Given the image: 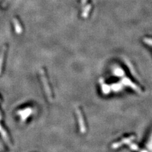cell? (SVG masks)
Returning a JSON list of instances; mask_svg holds the SVG:
<instances>
[{
	"mask_svg": "<svg viewBox=\"0 0 152 152\" xmlns=\"http://www.w3.org/2000/svg\"><path fill=\"white\" fill-rule=\"evenodd\" d=\"M40 74H41V77L42 81H43V84L44 87V90L46 91V93H47L48 97L49 98V101H52V94H51V91L50 90V87H49V84L48 83V80L47 77H46L45 73L43 69H40Z\"/></svg>",
	"mask_w": 152,
	"mask_h": 152,
	"instance_id": "obj_1",
	"label": "cell"
},
{
	"mask_svg": "<svg viewBox=\"0 0 152 152\" xmlns=\"http://www.w3.org/2000/svg\"><path fill=\"white\" fill-rule=\"evenodd\" d=\"M13 22L14 27H15L16 33H17V34L22 33V27H21L19 22V20H17V19L14 18V19H13Z\"/></svg>",
	"mask_w": 152,
	"mask_h": 152,
	"instance_id": "obj_2",
	"label": "cell"
},
{
	"mask_svg": "<svg viewBox=\"0 0 152 152\" xmlns=\"http://www.w3.org/2000/svg\"><path fill=\"white\" fill-rule=\"evenodd\" d=\"M6 47H4L2 48V50L0 53V74H1V67H2V64H3V59H4V55L6 51Z\"/></svg>",
	"mask_w": 152,
	"mask_h": 152,
	"instance_id": "obj_3",
	"label": "cell"
},
{
	"mask_svg": "<svg viewBox=\"0 0 152 152\" xmlns=\"http://www.w3.org/2000/svg\"><path fill=\"white\" fill-rule=\"evenodd\" d=\"M31 113V110L30 108H27L26 110H24L23 111H21L19 112L20 115H22V118L23 119H26L29 115Z\"/></svg>",
	"mask_w": 152,
	"mask_h": 152,
	"instance_id": "obj_4",
	"label": "cell"
},
{
	"mask_svg": "<svg viewBox=\"0 0 152 152\" xmlns=\"http://www.w3.org/2000/svg\"><path fill=\"white\" fill-rule=\"evenodd\" d=\"M77 113H78V115H79V123H80V126H81V128H83L84 127V125H83V119H82V116H81V114L80 112L78 110V112H77Z\"/></svg>",
	"mask_w": 152,
	"mask_h": 152,
	"instance_id": "obj_5",
	"label": "cell"
},
{
	"mask_svg": "<svg viewBox=\"0 0 152 152\" xmlns=\"http://www.w3.org/2000/svg\"><path fill=\"white\" fill-rule=\"evenodd\" d=\"M90 8H91V6H90V5H88V6L86 7V8H85V10H84V13H83L84 17L87 16V13H88V12H89V10H90Z\"/></svg>",
	"mask_w": 152,
	"mask_h": 152,
	"instance_id": "obj_6",
	"label": "cell"
},
{
	"mask_svg": "<svg viewBox=\"0 0 152 152\" xmlns=\"http://www.w3.org/2000/svg\"><path fill=\"white\" fill-rule=\"evenodd\" d=\"M87 1V0H82V3H83V5H84L85 4V3H86Z\"/></svg>",
	"mask_w": 152,
	"mask_h": 152,
	"instance_id": "obj_7",
	"label": "cell"
},
{
	"mask_svg": "<svg viewBox=\"0 0 152 152\" xmlns=\"http://www.w3.org/2000/svg\"><path fill=\"white\" fill-rule=\"evenodd\" d=\"M1 129H2V128H1V126H0V130H1Z\"/></svg>",
	"mask_w": 152,
	"mask_h": 152,
	"instance_id": "obj_8",
	"label": "cell"
},
{
	"mask_svg": "<svg viewBox=\"0 0 152 152\" xmlns=\"http://www.w3.org/2000/svg\"><path fill=\"white\" fill-rule=\"evenodd\" d=\"M0 118H1V117H0Z\"/></svg>",
	"mask_w": 152,
	"mask_h": 152,
	"instance_id": "obj_9",
	"label": "cell"
}]
</instances>
